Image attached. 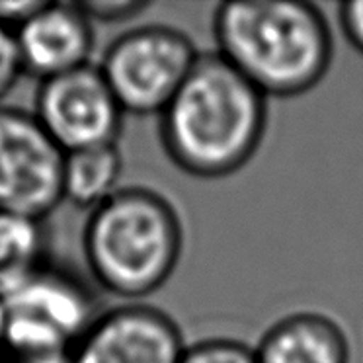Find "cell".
<instances>
[{
    "mask_svg": "<svg viewBox=\"0 0 363 363\" xmlns=\"http://www.w3.org/2000/svg\"><path fill=\"white\" fill-rule=\"evenodd\" d=\"M82 12L90 22H125L129 18L139 16L149 9V2L139 0H92V2H79Z\"/></svg>",
    "mask_w": 363,
    "mask_h": 363,
    "instance_id": "cell-14",
    "label": "cell"
},
{
    "mask_svg": "<svg viewBox=\"0 0 363 363\" xmlns=\"http://www.w3.org/2000/svg\"><path fill=\"white\" fill-rule=\"evenodd\" d=\"M182 332L164 311L125 303L100 313L71 363H178Z\"/></svg>",
    "mask_w": 363,
    "mask_h": 363,
    "instance_id": "cell-8",
    "label": "cell"
},
{
    "mask_svg": "<svg viewBox=\"0 0 363 363\" xmlns=\"http://www.w3.org/2000/svg\"><path fill=\"white\" fill-rule=\"evenodd\" d=\"M199 55L184 32L149 24L111 41L98 67L123 113L160 116L190 77Z\"/></svg>",
    "mask_w": 363,
    "mask_h": 363,
    "instance_id": "cell-5",
    "label": "cell"
},
{
    "mask_svg": "<svg viewBox=\"0 0 363 363\" xmlns=\"http://www.w3.org/2000/svg\"><path fill=\"white\" fill-rule=\"evenodd\" d=\"M2 305L9 363H71L100 316L90 287L51 264L6 293Z\"/></svg>",
    "mask_w": 363,
    "mask_h": 363,
    "instance_id": "cell-4",
    "label": "cell"
},
{
    "mask_svg": "<svg viewBox=\"0 0 363 363\" xmlns=\"http://www.w3.org/2000/svg\"><path fill=\"white\" fill-rule=\"evenodd\" d=\"M123 157L116 145L72 150L65 155L63 201L92 211L121 190Z\"/></svg>",
    "mask_w": 363,
    "mask_h": 363,
    "instance_id": "cell-11",
    "label": "cell"
},
{
    "mask_svg": "<svg viewBox=\"0 0 363 363\" xmlns=\"http://www.w3.org/2000/svg\"><path fill=\"white\" fill-rule=\"evenodd\" d=\"M22 69L43 80L90 65L94 28L79 2H43L14 30Z\"/></svg>",
    "mask_w": 363,
    "mask_h": 363,
    "instance_id": "cell-9",
    "label": "cell"
},
{
    "mask_svg": "<svg viewBox=\"0 0 363 363\" xmlns=\"http://www.w3.org/2000/svg\"><path fill=\"white\" fill-rule=\"evenodd\" d=\"M0 363H9V362H6V359H4V357H0Z\"/></svg>",
    "mask_w": 363,
    "mask_h": 363,
    "instance_id": "cell-19",
    "label": "cell"
},
{
    "mask_svg": "<svg viewBox=\"0 0 363 363\" xmlns=\"http://www.w3.org/2000/svg\"><path fill=\"white\" fill-rule=\"evenodd\" d=\"M63 166L33 111L0 106V211L45 221L63 203Z\"/></svg>",
    "mask_w": 363,
    "mask_h": 363,
    "instance_id": "cell-6",
    "label": "cell"
},
{
    "mask_svg": "<svg viewBox=\"0 0 363 363\" xmlns=\"http://www.w3.org/2000/svg\"><path fill=\"white\" fill-rule=\"evenodd\" d=\"M82 248L96 284L139 303L160 289L178 268L184 227L176 207L162 194L131 186L90 211Z\"/></svg>",
    "mask_w": 363,
    "mask_h": 363,
    "instance_id": "cell-3",
    "label": "cell"
},
{
    "mask_svg": "<svg viewBox=\"0 0 363 363\" xmlns=\"http://www.w3.org/2000/svg\"><path fill=\"white\" fill-rule=\"evenodd\" d=\"M2 340H4V305L0 297V357H2Z\"/></svg>",
    "mask_w": 363,
    "mask_h": 363,
    "instance_id": "cell-18",
    "label": "cell"
},
{
    "mask_svg": "<svg viewBox=\"0 0 363 363\" xmlns=\"http://www.w3.org/2000/svg\"><path fill=\"white\" fill-rule=\"evenodd\" d=\"M338 22L346 40L363 55V0L342 2L338 6Z\"/></svg>",
    "mask_w": 363,
    "mask_h": 363,
    "instance_id": "cell-16",
    "label": "cell"
},
{
    "mask_svg": "<svg viewBox=\"0 0 363 363\" xmlns=\"http://www.w3.org/2000/svg\"><path fill=\"white\" fill-rule=\"evenodd\" d=\"M48 264L45 221L0 211V297Z\"/></svg>",
    "mask_w": 363,
    "mask_h": 363,
    "instance_id": "cell-12",
    "label": "cell"
},
{
    "mask_svg": "<svg viewBox=\"0 0 363 363\" xmlns=\"http://www.w3.org/2000/svg\"><path fill=\"white\" fill-rule=\"evenodd\" d=\"M178 363H256V355L238 340L209 338L186 346Z\"/></svg>",
    "mask_w": 363,
    "mask_h": 363,
    "instance_id": "cell-13",
    "label": "cell"
},
{
    "mask_svg": "<svg viewBox=\"0 0 363 363\" xmlns=\"http://www.w3.org/2000/svg\"><path fill=\"white\" fill-rule=\"evenodd\" d=\"M268 123L266 96L217 53H201L160 113V141L180 170L225 178L256 155Z\"/></svg>",
    "mask_w": 363,
    "mask_h": 363,
    "instance_id": "cell-1",
    "label": "cell"
},
{
    "mask_svg": "<svg viewBox=\"0 0 363 363\" xmlns=\"http://www.w3.org/2000/svg\"><path fill=\"white\" fill-rule=\"evenodd\" d=\"M254 355L256 363H350V344L328 316L295 313L269 326Z\"/></svg>",
    "mask_w": 363,
    "mask_h": 363,
    "instance_id": "cell-10",
    "label": "cell"
},
{
    "mask_svg": "<svg viewBox=\"0 0 363 363\" xmlns=\"http://www.w3.org/2000/svg\"><path fill=\"white\" fill-rule=\"evenodd\" d=\"M45 0H0V24L16 30L33 12H38Z\"/></svg>",
    "mask_w": 363,
    "mask_h": 363,
    "instance_id": "cell-17",
    "label": "cell"
},
{
    "mask_svg": "<svg viewBox=\"0 0 363 363\" xmlns=\"http://www.w3.org/2000/svg\"><path fill=\"white\" fill-rule=\"evenodd\" d=\"M33 116L67 155L72 150L116 145L123 110L100 67L86 65L43 80Z\"/></svg>",
    "mask_w": 363,
    "mask_h": 363,
    "instance_id": "cell-7",
    "label": "cell"
},
{
    "mask_svg": "<svg viewBox=\"0 0 363 363\" xmlns=\"http://www.w3.org/2000/svg\"><path fill=\"white\" fill-rule=\"evenodd\" d=\"M213 38L215 53L266 98L308 92L334 55L323 10L303 0L223 2L213 14Z\"/></svg>",
    "mask_w": 363,
    "mask_h": 363,
    "instance_id": "cell-2",
    "label": "cell"
},
{
    "mask_svg": "<svg viewBox=\"0 0 363 363\" xmlns=\"http://www.w3.org/2000/svg\"><path fill=\"white\" fill-rule=\"evenodd\" d=\"M24 74L20 55H18L14 30L0 24V100L16 86Z\"/></svg>",
    "mask_w": 363,
    "mask_h": 363,
    "instance_id": "cell-15",
    "label": "cell"
}]
</instances>
